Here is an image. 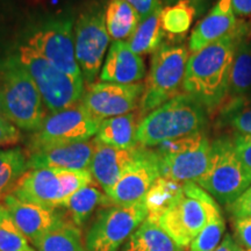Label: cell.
<instances>
[{"mask_svg":"<svg viewBox=\"0 0 251 251\" xmlns=\"http://www.w3.org/2000/svg\"><path fill=\"white\" fill-rule=\"evenodd\" d=\"M124 251H185L158 222L147 218L127 241Z\"/></svg>","mask_w":251,"mask_h":251,"instance_id":"23","label":"cell"},{"mask_svg":"<svg viewBox=\"0 0 251 251\" xmlns=\"http://www.w3.org/2000/svg\"><path fill=\"white\" fill-rule=\"evenodd\" d=\"M37 251H86L81 229L65 219L35 244Z\"/></svg>","mask_w":251,"mask_h":251,"instance_id":"29","label":"cell"},{"mask_svg":"<svg viewBox=\"0 0 251 251\" xmlns=\"http://www.w3.org/2000/svg\"><path fill=\"white\" fill-rule=\"evenodd\" d=\"M226 231V222L221 212L211 216L207 225L194 238L190 251H214L221 243Z\"/></svg>","mask_w":251,"mask_h":251,"instance_id":"33","label":"cell"},{"mask_svg":"<svg viewBox=\"0 0 251 251\" xmlns=\"http://www.w3.org/2000/svg\"><path fill=\"white\" fill-rule=\"evenodd\" d=\"M21 139L23 136L17 126L4 117L0 118V147L14 146L20 142Z\"/></svg>","mask_w":251,"mask_h":251,"instance_id":"37","label":"cell"},{"mask_svg":"<svg viewBox=\"0 0 251 251\" xmlns=\"http://www.w3.org/2000/svg\"><path fill=\"white\" fill-rule=\"evenodd\" d=\"M141 149L142 146L134 149L113 148L96 140L94 155L89 166L94 183L98 184L103 192L107 194L127 171L131 163L137 158Z\"/></svg>","mask_w":251,"mask_h":251,"instance_id":"18","label":"cell"},{"mask_svg":"<svg viewBox=\"0 0 251 251\" xmlns=\"http://www.w3.org/2000/svg\"><path fill=\"white\" fill-rule=\"evenodd\" d=\"M231 5L236 17L247 18L251 15V0H231Z\"/></svg>","mask_w":251,"mask_h":251,"instance_id":"39","label":"cell"},{"mask_svg":"<svg viewBox=\"0 0 251 251\" xmlns=\"http://www.w3.org/2000/svg\"><path fill=\"white\" fill-rule=\"evenodd\" d=\"M139 124V114L134 112L105 119L100 122L98 133L94 139L113 148L134 149L140 146L137 140Z\"/></svg>","mask_w":251,"mask_h":251,"instance_id":"21","label":"cell"},{"mask_svg":"<svg viewBox=\"0 0 251 251\" xmlns=\"http://www.w3.org/2000/svg\"><path fill=\"white\" fill-rule=\"evenodd\" d=\"M218 212L221 209L211 194L196 183H186L180 197L158 224L178 246L186 249Z\"/></svg>","mask_w":251,"mask_h":251,"instance_id":"7","label":"cell"},{"mask_svg":"<svg viewBox=\"0 0 251 251\" xmlns=\"http://www.w3.org/2000/svg\"><path fill=\"white\" fill-rule=\"evenodd\" d=\"M162 8L156 9L148 18L141 20L133 35L127 40L128 47L135 54H153L161 48L165 33L161 23Z\"/></svg>","mask_w":251,"mask_h":251,"instance_id":"26","label":"cell"},{"mask_svg":"<svg viewBox=\"0 0 251 251\" xmlns=\"http://www.w3.org/2000/svg\"><path fill=\"white\" fill-rule=\"evenodd\" d=\"M184 184L165 177H159L147 192L143 201L148 211V219L159 222L183 192Z\"/></svg>","mask_w":251,"mask_h":251,"instance_id":"25","label":"cell"},{"mask_svg":"<svg viewBox=\"0 0 251 251\" xmlns=\"http://www.w3.org/2000/svg\"><path fill=\"white\" fill-rule=\"evenodd\" d=\"M251 97V39L250 34L241 41L235 54L229 78L227 98Z\"/></svg>","mask_w":251,"mask_h":251,"instance_id":"28","label":"cell"},{"mask_svg":"<svg viewBox=\"0 0 251 251\" xmlns=\"http://www.w3.org/2000/svg\"><path fill=\"white\" fill-rule=\"evenodd\" d=\"M1 117H4V115H2V113H1V108H0V118ZM5 118V117H4Z\"/></svg>","mask_w":251,"mask_h":251,"instance_id":"43","label":"cell"},{"mask_svg":"<svg viewBox=\"0 0 251 251\" xmlns=\"http://www.w3.org/2000/svg\"><path fill=\"white\" fill-rule=\"evenodd\" d=\"M147 218L143 200L133 205L103 207L86 231V251H117Z\"/></svg>","mask_w":251,"mask_h":251,"instance_id":"11","label":"cell"},{"mask_svg":"<svg viewBox=\"0 0 251 251\" xmlns=\"http://www.w3.org/2000/svg\"><path fill=\"white\" fill-rule=\"evenodd\" d=\"M143 92V83L115 84L98 81L87 85L81 97V105L94 118L102 121L133 112L140 105Z\"/></svg>","mask_w":251,"mask_h":251,"instance_id":"14","label":"cell"},{"mask_svg":"<svg viewBox=\"0 0 251 251\" xmlns=\"http://www.w3.org/2000/svg\"><path fill=\"white\" fill-rule=\"evenodd\" d=\"M4 205L19 229L34 247L47 233L68 219L61 208L50 209L35 203L21 201L13 194H7L4 198Z\"/></svg>","mask_w":251,"mask_h":251,"instance_id":"17","label":"cell"},{"mask_svg":"<svg viewBox=\"0 0 251 251\" xmlns=\"http://www.w3.org/2000/svg\"><path fill=\"white\" fill-rule=\"evenodd\" d=\"M28 169L27 151L20 147L0 150V197L12 193Z\"/></svg>","mask_w":251,"mask_h":251,"instance_id":"30","label":"cell"},{"mask_svg":"<svg viewBox=\"0 0 251 251\" xmlns=\"http://www.w3.org/2000/svg\"><path fill=\"white\" fill-rule=\"evenodd\" d=\"M234 238L243 251H251V218L233 220Z\"/></svg>","mask_w":251,"mask_h":251,"instance_id":"35","label":"cell"},{"mask_svg":"<svg viewBox=\"0 0 251 251\" xmlns=\"http://www.w3.org/2000/svg\"><path fill=\"white\" fill-rule=\"evenodd\" d=\"M146 76L143 58L135 54L127 41H113L103 67L100 71V80L105 83L135 84Z\"/></svg>","mask_w":251,"mask_h":251,"instance_id":"19","label":"cell"},{"mask_svg":"<svg viewBox=\"0 0 251 251\" xmlns=\"http://www.w3.org/2000/svg\"><path fill=\"white\" fill-rule=\"evenodd\" d=\"M0 251H36L19 229L5 205L0 203Z\"/></svg>","mask_w":251,"mask_h":251,"instance_id":"32","label":"cell"},{"mask_svg":"<svg viewBox=\"0 0 251 251\" xmlns=\"http://www.w3.org/2000/svg\"><path fill=\"white\" fill-rule=\"evenodd\" d=\"M227 209L234 219L251 218V186L248 187L234 202L228 205Z\"/></svg>","mask_w":251,"mask_h":251,"instance_id":"36","label":"cell"},{"mask_svg":"<svg viewBox=\"0 0 251 251\" xmlns=\"http://www.w3.org/2000/svg\"><path fill=\"white\" fill-rule=\"evenodd\" d=\"M208 113L193 97L179 93L140 121L139 144L151 148L166 141L201 133L208 124Z\"/></svg>","mask_w":251,"mask_h":251,"instance_id":"2","label":"cell"},{"mask_svg":"<svg viewBox=\"0 0 251 251\" xmlns=\"http://www.w3.org/2000/svg\"><path fill=\"white\" fill-rule=\"evenodd\" d=\"M100 122L81 102L50 113L39 129L34 131L28 149L90 141L98 133Z\"/></svg>","mask_w":251,"mask_h":251,"instance_id":"12","label":"cell"},{"mask_svg":"<svg viewBox=\"0 0 251 251\" xmlns=\"http://www.w3.org/2000/svg\"><path fill=\"white\" fill-rule=\"evenodd\" d=\"M191 1H192V4H193V5H194V6H196V7H197V6L201 5V4H202V2H205V1H206V0H191Z\"/></svg>","mask_w":251,"mask_h":251,"instance_id":"42","label":"cell"},{"mask_svg":"<svg viewBox=\"0 0 251 251\" xmlns=\"http://www.w3.org/2000/svg\"><path fill=\"white\" fill-rule=\"evenodd\" d=\"M214 251H243V249L238 246V243L230 234H226L221 243Z\"/></svg>","mask_w":251,"mask_h":251,"instance_id":"40","label":"cell"},{"mask_svg":"<svg viewBox=\"0 0 251 251\" xmlns=\"http://www.w3.org/2000/svg\"><path fill=\"white\" fill-rule=\"evenodd\" d=\"M112 205L107 194L91 183L72 194L62 209H64L67 218L72 224L81 229L89 222L94 212Z\"/></svg>","mask_w":251,"mask_h":251,"instance_id":"22","label":"cell"},{"mask_svg":"<svg viewBox=\"0 0 251 251\" xmlns=\"http://www.w3.org/2000/svg\"><path fill=\"white\" fill-rule=\"evenodd\" d=\"M105 21L109 37L113 41H125L133 35L141 23V17L126 0H108Z\"/></svg>","mask_w":251,"mask_h":251,"instance_id":"24","label":"cell"},{"mask_svg":"<svg viewBox=\"0 0 251 251\" xmlns=\"http://www.w3.org/2000/svg\"><path fill=\"white\" fill-rule=\"evenodd\" d=\"M161 177L178 183H197L211 162L212 142L201 133L166 141L156 147Z\"/></svg>","mask_w":251,"mask_h":251,"instance_id":"9","label":"cell"},{"mask_svg":"<svg viewBox=\"0 0 251 251\" xmlns=\"http://www.w3.org/2000/svg\"><path fill=\"white\" fill-rule=\"evenodd\" d=\"M161 177L156 150L142 147L140 155L107 193L113 205L126 206L142 201L153 183Z\"/></svg>","mask_w":251,"mask_h":251,"instance_id":"15","label":"cell"},{"mask_svg":"<svg viewBox=\"0 0 251 251\" xmlns=\"http://www.w3.org/2000/svg\"><path fill=\"white\" fill-rule=\"evenodd\" d=\"M91 183L94 181L89 169H33L21 177L11 194L21 201L59 209L72 194Z\"/></svg>","mask_w":251,"mask_h":251,"instance_id":"4","label":"cell"},{"mask_svg":"<svg viewBox=\"0 0 251 251\" xmlns=\"http://www.w3.org/2000/svg\"><path fill=\"white\" fill-rule=\"evenodd\" d=\"M219 108V128L233 131L235 136L251 135V97L229 98Z\"/></svg>","mask_w":251,"mask_h":251,"instance_id":"27","label":"cell"},{"mask_svg":"<svg viewBox=\"0 0 251 251\" xmlns=\"http://www.w3.org/2000/svg\"><path fill=\"white\" fill-rule=\"evenodd\" d=\"M251 33V24L238 21L233 33L211 43L188 57L184 93L193 97L211 112L228 97L229 78L238 45Z\"/></svg>","mask_w":251,"mask_h":251,"instance_id":"1","label":"cell"},{"mask_svg":"<svg viewBox=\"0 0 251 251\" xmlns=\"http://www.w3.org/2000/svg\"><path fill=\"white\" fill-rule=\"evenodd\" d=\"M188 57V49L184 45L163 43L161 48L153 52L139 105L141 120L179 94Z\"/></svg>","mask_w":251,"mask_h":251,"instance_id":"5","label":"cell"},{"mask_svg":"<svg viewBox=\"0 0 251 251\" xmlns=\"http://www.w3.org/2000/svg\"><path fill=\"white\" fill-rule=\"evenodd\" d=\"M105 9L94 5L79 14L75 24V49L84 83H94L109 45Z\"/></svg>","mask_w":251,"mask_h":251,"instance_id":"13","label":"cell"},{"mask_svg":"<svg viewBox=\"0 0 251 251\" xmlns=\"http://www.w3.org/2000/svg\"><path fill=\"white\" fill-rule=\"evenodd\" d=\"M233 141L238 159L251 180V135L235 136Z\"/></svg>","mask_w":251,"mask_h":251,"instance_id":"34","label":"cell"},{"mask_svg":"<svg viewBox=\"0 0 251 251\" xmlns=\"http://www.w3.org/2000/svg\"><path fill=\"white\" fill-rule=\"evenodd\" d=\"M17 57L33 78L46 108L56 113L79 103L84 94V83L59 70L40 56L26 43L18 48Z\"/></svg>","mask_w":251,"mask_h":251,"instance_id":"8","label":"cell"},{"mask_svg":"<svg viewBox=\"0 0 251 251\" xmlns=\"http://www.w3.org/2000/svg\"><path fill=\"white\" fill-rule=\"evenodd\" d=\"M96 140L28 149V169L86 170L92 162Z\"/></svg>","mask_w":251,"mask_h":251,"instance_id":"16","label":"cell"},{"mask_svg":"<svg viewBox=\"0 0 251 251\" xmlns=\"http://www.w3.org/2000/svg\"><path fill=\"white\" fill-rule=\"evenodd\" d=\"M0 108L8 121L26 131H36L47 117L40 91L17 55L0 59Z\"/></svg>","mask_w":251,"mask_h":251,"instance_id":"3","label":"cell"},{"mask_svg":"<svg viewBox=\"0 0 251 251\" xmlns=\"http://www.w3.org/2000/svg\"><path fill=\"white\" fill-rule=\"evenodd\" d=\"M196 184L226 206L251 186V180L235 151L233 140L222 136L213 141L208 170Z\"/></svg>","mask_w":251,"mask_h":251,"instance_id":"10","label":"cell"},{"mask_svg":"<svg viewBox=\"0 0 251 251\" xmlns=\"http://www.w3.org/2000/svg\"><path fill=\"white\" fill-rule=\"evenodd\" d=\"M122 251H124V250H122Z\"/></svg>","mask_w":251,"mask_h":251,"instance_id":"44","label":"cell"},{"mask_svg":"<svg viewBox=\"0 0 251 251\" xmlns=\"http://www.w3.org/2000/svg\"><path fill=\"white\" fill-rule=\"evenodd\" d=\"M136 9L141 20L148 18L156 9L162 7V0H126Z\"/></svg>","mask_w":251,"mask_h":251,"instance_id":"38","label":"cell"},{"mask_svg":"<svg viewBox=\"0 0 251 251\" xmlns=\"http://www.w3.org/2000/svg\"><path fill=\"white\" fill-rule=\"evenodd\" d=\"M75 24L72 14L43 19L30 28L26 45L59 70L84 83L75 49Z\"/></svg>","mask_w":251,"mask_h":251,"instance_id":"6","label":"cell"},{"mask_svg":"<svg viewBox=\"0 0 251 251\" xmlns=\"http://www.w3.org/2000/svg\"><path fill=\"white\" fill-rule=\"evenodd\" d=\"M178 1H179V0H163V2H164L166 6L174 5V4H176V2H178Z\"/></svg>","mask_w":251,"mask_h":251,"instance_id":"41","label":"cell"},{"mask_svg":"<svg viewBox=\"0 0 251 251\" xmlns=\"http://www.w3.org/2000/svg\"><path fill=\"white\" fill-rule=\"evenodd\" d=\"M231 0H218L209 13L197 25L188 41V50L192 54L211 43L233 33L238 25Z\"/></svg>","mask_w":251,"mask_h":251,"instance_id":"20","label":"cell"},{"mask_svg":"<svg viewBox=\"0 0 251 251\" xmlns=\"http://www.w3.org/2000/svg\"><path fill=\"white\" fill-rule=\"evenodd\" d=\"M196 6L191 0H179L174 5L162 8L161 23L165 33L170 35H184L192 26Z\"/></svg>","mask_w":251,"mask_h":251,"instance_id":"31","label":"cell"}]
</instances>
